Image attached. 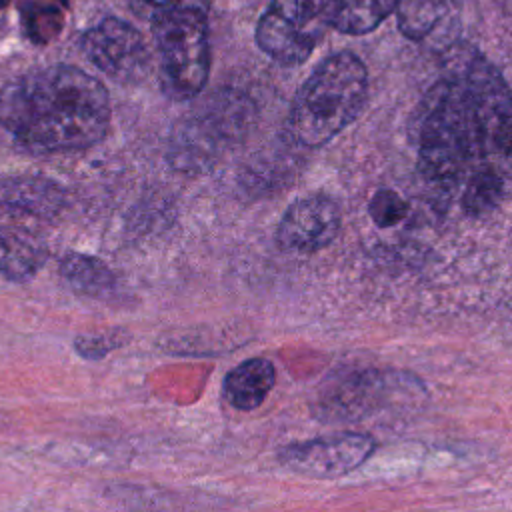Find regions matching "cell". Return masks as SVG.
<instances>
[{
	"mask_svg": "<svg viewBox=\"0 0 512 512\" xmlns=\"http://www.w3.org/2000/svg\"><path fill=\"white\" fill-rule=\"evenodd\" d=\"M418 170L454 192L480 172H512V90L474 46H454L414 114Z\"/></svg>",
	"mask_w": 512,
	"mask_h": 512,
	"instance_id": "6da1fadb",
	"label": "cell"
},
{
	"mask_svg": "<svg viewBox=\"0 0 512 512\" xmlns=\"http://www.w3.org/2000/svg\"><path fill=\"white\" fill-rule=\"evenodd\" d=\"M110 96L92 74L54 64L4 88L0 124L36 152H70L98 144L110 126Z\"/></svg>",
	"mask_w": 512,
	"mask_h": 512,
	"instance_id": "7a4b0ae2",
	"label": "cell"
},
{
	"mask_svg": "<svg viewBox=\"0 0 512 512\" xmlns=\"http://www.w3.org/2000/svg\"><path fill=\"white\" fill-rule=\"evenodd\" d=\"M366 98V64L352 52L332 54L294 94L288 132L300 146L320 148L360 116Z\"/></svg>",
	"mask_w": 512,
	"mask_h": 512,
	"instance_id": "3957f363",
	"label": "cell"
},
{
	"mask_svg": "<svg viewBox=\"0 0 512 512\" xmlns=\"http://www.w3.org/2000/svg\"><path fill=\"white\" fill-rule=\"evenodd\" d=\"M206 16L196 8H176L150 20L160 82L170 98L188 100L208 82L212 50Z\"/></svg>",
	"mask_w": 512,
	"mask_h": 512,
	"instance_id": "277c9868",
	"label": "cell"
},
{
	"mask_svg": "<svg viewBox=\"0 0 512 512\" xmlns=\"http://www.w3.org/2000/svg\"><path fill=\"white\" fill-rule=\"evenodd\" d=\"M324 0H270L256 24L258 48L282 66L304 64L326 28Z\"/></svg>",
	"mask_w": 512,
	"mask_h": 512,
	"instance_id": "5b68a950",
	"label": "cell"
},
{
	"mask_svg": "<svg viewBox=\"0 0 512 512\" xmlns=\"http://www.w3.org/2000/svg\"><path fill=\"white\" fill-rule=\"evenodd\" d=\"M376 442L362 432H334L322 438L288 444L278 452V460L294 474L332 480L350 474L374 452Z\"/></svg>",
	"mask_w": 512,
	"mask_h": 512,
	"instance_id": "8992f818",
	"label": "cell"
},
{
	"mask_svg": "<svg viewBox=\"0 0 512 512\" xmlns=\"http://www.w3.org/2000/svg\"><path fill=\"white\" fill-rule=\"evenodd\" d=\"M80 46L100 72L118 82L138 80L148 70L150 54L142 34L116 16H108L88 28Z\"/></svg>",
	"mask_w": 512,
	"mask_h": 512,
	"instance_id": "52a82bcc",
	"label": "cell"
},
{
	"mask_svg": "<svg viewBox=\"0 0 512 512\" xmlns=\"http://www.w3.org/2000/svg\"><path fill=\"white\" fill-rule=\"evenodd\" d=\"M390 378L372 368L340 370L318 388L314 410L322 420L354 422L374 414L392 386Z\"/></svg>",
	"mask_w": 512,
	"mask_h": 512,
	"instance_id": "ba28073f",
	"label": "cell"
},
{
	"mask_svg": "<svg viewBox=\"0 0 512 512\" xmlns=\"http://www.w3.org/2000/svg\"><path fill=\"white\" fill-rule=\"evenodd\" d=\"M340 226L338 204L326 194H308L286 208L276 228V242L286 252L310 254L326 248Z\"/></svg>",
	"mask_w": 512,
	"mask_h": 512,
	"instance_id": "9c48e42d",
	"label": "cell"
},
{
	"mask_svg": "<svg viewBox=\"0 0 512 512\" xmlns=\"http://www.w3.org/2000/svg\"><path fill=\"white\" fill-rule=\"evenodd\" d=\"M46 244L20 226H0V274L10 282H26L46 262Z\"/></svg>",
	"mask_w": 512,
	"mask_h": 512,
	"instance_id": "30bf717a",
	"label": "cell"
},
{
	"mask_svg": "<svg viewBox=\"0 0 512 512\" xmlns=\"http://www.w3.org/2000/svg\"><path fill=\"white\" fill-rule=\"evenodd\" d=\"M400 0H324L322 18L326 28L346 36L374 32L398 8Z\"/></svg>",
	"mask_w": 512,
	"mask_h": 512,
	"instance_id": "8fae6325",
	"label": "cell"
},
{
	"mask_svg": "<svg viewBox=\"0 0 512 512\" xmlns=\"http://www.w3.org/2000/svg\"><path fill=\"white\" fill-rule=\"evenodd\" d=\"M62 280L80 296L112 302L120 294V282L114 270L100 258L70 252L60 260Z\"/></svg>",
	"mask_w": 512,
	"mask_h": 512,
	"instance_id": "7c38bea8",
	"label": "cell"
},
{
	"mask_svg": "<svg viewBox=\"0 0 512 512\" xmlns=\"http://www.w3.org/2000/svg\"><path fill=\"white\" fill-rule=\"evenodd\" d=\"M274 382V364L266 358H250L228 372L224 380V394L236 410L250 412L266 400Z\"/></svg>",
	"mask_w": 512,
	"mask_h": 512,
	"instance_id": "4fadbf2b",
	"label": "cell"
},
{
	"mask_svg": "<svg viewBox=\"0 0 512 512\" xmlns=\"http://www.w3.org/2000/svg\"><path fill=\"white\" fill-rule=\"evenodd\" d=\"M506 178L500 172H480L472 176L460 194V206L468 216H484L492 212L506 192Z\"/></svg>",
	"mask_w": 512,
	"mask_h": 512,
	"instance_id": "5bb4252c",
	"label": "cell"
},
{
	"mask_svg": "<svg viewBox=\"0 0 512 512\" xmlns=\"http://www.w3.org/2000/svg\"><path fill=\"white\" fill-rule=\"evenodd\" d=\"M448 0H400L398 28L410 40H420L438 24Z\"/></svg>",
	"mask_w": 512,
	"mask_h": 512,
	"instance_id": "9a60e30c",
	"label": "cell"
},
{
	"mask_svg": "<svg viewBox=\"0 0 512 512\" xmlns=\"http://www.w3.org/2000/svg\"><path fill=\"white\" fill-rule=\"evenodd\" d=\"M0 204L34 214H50L60 206V198L50 186H38L34 182H10L0 186Z\"/></svg>",
	"mask_w": 512,
	"mask_h": 512,
	"instance_id": "2e32d148",
	"label": "cell"
},
{
	"mask_svg": "<svg viewBox=\"0 0 512 512\" xmlns=\"http://www.w3.org/2000/svg\"><path fill=\"white\" fill-rule=\"evenodd\" d=\"M130 340V334L122 328L102 330V332H86L74 338V350L86 360H98L110 354L112 350L124 346Z\"/></svg>",
	"mask_w": 512,
	"mask_h": 512,
	"instance_id": "e0dca14e",
	"label": "cell"
},
{
	"mask_svg": "<svg viewBox=\"0 0 512 512\" xmlns=\"http://www.w3.org/2000/svg\"><path fill=\"white\" fill-rule=\"evenodd\" d=\"M368 214L376 226L392 228L406 218L408 202L398 192L382 188L370 198Z\"/></svg>",
	"mask_w": 512,
	"mask_h": 512,
	"instance_id": "ac0fdd59",
	"label": "cell"
},
{
	"mask_svg": "<svg viewBox=\"0 0 512 512\" xmlns=\"http://www.w3.org/2000/svg\"><path fill=\"white\" fill-rule=\"evenodd\" d=\"M128 2L136 14L148 20L176 8H196L202 12L210 10V0H128Z\"/></svg>",
	"mask_w": 512,
	"mask_h": 512,
	"instance_id": "d6986e66",
	"label": "cell"
}]
</instances>
